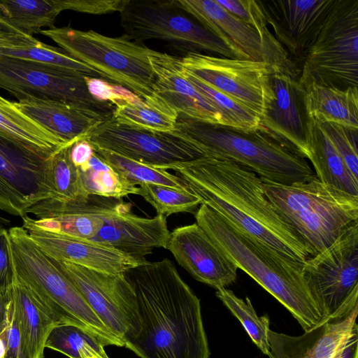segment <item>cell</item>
<instances>
[{
    "mask_svg": "<svg viewBox=\"0 0 358 358\" xmlns=\"http://www.w3.org/2000/svg\"><path fill=\"white\" fill-rule=\"evenodd\" d=\"M86 140L94 148L164 170L203 157L190 144L170 133L131 128L117 122L112 116Z\"/></svg>",
    "mask_w": 358,
    "mask_h": 358,
    "instance_id": "cell-14",
    "label": "cell"
},
{
    "mask_svg": "<svg viewBox=\"0 0 358 358\" xmlns=\"http://www.w3.org/2000/svg\"><path fill=\"white\" fill-rule=\"evenodd\" d=\"M300 73L299 67L272 66L273 98L261 117V126L308 159L309 116Z\"/></svg>",
    "mask_w": 358,
    "mask_h": 358,
    "instance_id": "cell-17",
    "label": "cell"
},
{
    "mask_svg": "<svg viewBox=\"0 0 358 358\" xmlns=\"http://www.w3.org/2000/svg\"><path fill=\"white\" fill-rule=\"evenodd\" d=\"M215 295L241 322L255 344L264 355L269 357L268 331L270 328L268 315L259 317L248 297L243 300L229 289H219L216 291Z\"/></svg>",
    "mask_w": 358,
    "mask_h": 358,
    "instance_id": "cell-36",
    "label": "cell"
},
{
    "mask_svg": "<svg viewBox=\"0 0 358 358\" xmlns=\"http://www.w3.org/2000/svg\"><path fill=\"white\" fill-rule=\"evenodd\" d=\"M13 268L8 231L0 228V292L8 289L13 282Z\"/></svg>",
    "mask_w": 358,
    "mask_h": 358,
    "instance_id": "cell-43",
    "label": "cell"
},
{
    "mask_svg": "<svg viewBox=\"0 0 358 358\" xmlns=\"http://www.w3.org/2000/svg\"><path fill=\"white\" fill-rule=\"evenodd\" d=\"M0 56L67 69L89 76L101 77L96 71L72 57L62 48L48 45L25 34H0Z\"/></svg>",
    "mask_w": 358,
    "mask_h": 358,
    "instance_id": "cell-30",
    "label": "cell"
},
{
    "mask_svg": "<svg viewBox=\"0 0 358 358\" xmlns=\"http://www.w3.org/2000/svg\"><path fill=\"white\" fill-rule=\"evenodd\" d=\"M51 157L28 152L0 137L1 210L22 218L35 204L56 197Z\"/></svg>",
    "mask_w": 358,
    "mask_h": 358,
    "instance_id": "cell-16",
    "label": "cell"
},
{
    "mask_svg": "<svg viewBox=\"0 0 358 358\" xmlns=\"http://www.w3.org/2000/svg\"><path fill=\"white\" fill-rule=\"evenodd\" d=\"M275 39L302 65L334 0H257Z\"/></svg>",
    "mask_w": 358,
    "mask_h": 358,
    "instance_id": "cell-19",
    "label": "cell"
},
{
    "mask_svg": "<svg viewBox=\"0 0 358 358\" xmlns=\"http://www.w3.org/2000/svg\"><path fill=\"white\" fill-rule=\"evenodd\" d=\"M335 358H358V329L350 336Z\"/></svg>",
    "mask_w": 358,
    "mask_h": 358,
    "instance_id": "cell-47",
    "label": "cell"
},
{
    "mask_svg": "<svg viewBox=\"0 0 358 358\" xmlns=\"http://www.w3.org/2000/svg\"><path fill=\"white\" fill-rule=\"evenodd\" d=\"M115 343L92 331L85 325L61 324L50 333L45 348L59 352L70 358H82L87 349L94 350L102 358H108L104 347Z\"/></svg>",
    "mask_w": 358,
    "mask_h": 358,
    "instance_id": "cell-33",
    "label": "cell"
},
{
    "mask_svg": "<svg viewBox=\"0 0 358 358\" xmlns=\"http://www.w3.org/2000/svg\"><path fill=\"white\" fill-rule=\"evenodd\" d=\"M215 1L230 13L256 29L264 36L275 38L268 29L266 19L257 0Z\"/></svg>",
    "mask_w": 358,
    "mask_h": 358,
    "instance_id": "cell-41",
    "label": "cell"
},
{
    "mask_svg": "<svg viewBox=\"0 0 358 358\" xmlns=\"http://www.w3.org/2000/svg\"><path fill=\"white\" fill-rule=\"evenodd\" d=\"M79 171L84 189L90 196L120 199L130 194L139 195V187L111 167L102 171Z\"/></svg>",
    "mask_w": 358,
    "mask_h": 358,
    "instance_id": "cell-39",
    "label": "cell"
},
{
    "mask_svg": "<svg viewBox=\"0 0 358 358\" xmlns=\"http://www.w3.org/2000/svg\"><path fill=\"white\" fill-rule=\"evenodd\" d=\"M304 89L358 88V0H334L301 65Z\"/></svg>",
    "mask_w": 358,
    "mask_h": 358,
    "instance_id": "cell-8",
    "label": "cell"
},
{
    "mask_svg": "<svg viewBox=\"0 0 358 358\" xmlns=\"http://www.w3.org/2000/svg\"><path fill=\"white\" fill-rule=\"evenodd\" d=\"M130 203L117 201L106 213L103 224L92 240L136 258L145 259L155 248L167 249L170 234L166 217L148 218L130 212Z\"/></svg>",
    "mask_w": 358,
    "mask_h": 358,
    "instance_id": "cell-21",
    "label": "cell"
},
{
    "mask_svg": "<svg viewBox=\"0 0 358 358\" xmlns=\"http://www.w3.org/2000/svg\"><path fill=\"white\" fill-rule=\"evenodd\" d=\"M139 195L166 217L178 213H194L201 204L200 199L188 189L155 184L139 185Z\"/></svg>",
    "mask_w": 358,
    "mask_h": 358,
    "instance_id": "cell-38",
    "label": "cell"
},
{
    "mask_svg": "<svg viewBox=\"0 0 358 358\" xmlns=\"http://www.w3.org/2000/svg\"><path fill=\"white\" fill-rule=\"evenodd\" d=\"M52 260L115 336L124 344L138 334L141 321L136 295L125 273L110 274Z\"/></svg>",
    "mask_w": 358,
    "mask_h": 358,
    "instance_id": "cell-10",
    "label": "cell"
},
{
    "mask_svg": "<svg viewBox=\"0 0 358 358\" xmlns=\"http://www.w3.org/2000/svg\"><path fill=\"white\" fill-rule=\"evenodd\" d=\"M82 358H102L94 350L88 349L82 356ZM109 358V357H108Z\"/></svg>",
    "mask_w": 358,
    "mask_h": 358,
    "instance_id": "cell-51",
    "label": "cell"
},
{
    "mask_svg": "<svg viewBox=\"0 0 358 358\" xmlns=\"http://www.w3.org/2000/svg\"><path fill=\"white\" fill-rule=\"evenodd\" d=\"M120 18L124 34L137 43L159 39L188 52L204 50L238 59L222 41L176 6L173 0H129Z\"/></svg>",
    "mask_w": 358,
    "mask_h": 358,
    "instance_id": "cell-9",
    "label": "cell"
},
{
    "mask_svg": "<svg viewBox=\"0 0 358 358\" xmlns=\"http://www.w3.org/2000/svg\"><path fill=\"white\" fill-rule=\"evenodd\" d=\"M184 73L194 87L221 112L227 127L243 131L260 128L261 118L256 112L211 87L185 70Z\"/></svg>",
    "mask_w": 358,
    "mask_h": 358,
    "instance_id": "cell-35",
    "label": "cell"
},
{
    "mask_svg": "<svg viewBox=\"0 0 358 358\" xmlns=\"http://www.w3.org/2000/svg\"><path fill=\"white\" fill-rule=\"evenodd\" d=\"M85 76L67 69L0 56V88L17 99L27 95L48 98L112 116L115 106L91 96Z\"/></svg>",
    "mask_w": 358,
    "mask_h": 358,
    "instance_id": "cell-12",
    "label": "cell"
},
{
    "mask_svg": "<svg viewBox=\"0 0 358 358\" xmlns=\"http://www.w3.org/2000/svg\"><path fill=\"white\" fill-rule=\"evenodd\" d=\"M94 150L101 159L136 185L148 183L187 189L180 177L166 170L157 169L102 149L94 148Z\"/></svg>",
    "mask_w": 358,
    "mask_h": 358,
    "instance_id": "cell-34",
    "label": "cell"
},
{
    "mask_svg": "<svg viewBox=\"0 0 358 358\" xmlns=\"http://www.w3.org/2000/svg\"><path fill=\"white\" fill-rule=\"evenodd\" d=\"M307 286L324 318L331 316L358 288V222L302 266Z\"/></svg>",
    "mask_w": 358,
    "mask_h": 358,
    "instance_id": "cell-13",
    "label": "cell"
},
{
    "mask_svg": "<svg viewBox=\"0 0 358 358\" xmlns=\"http://www.w3.org/2000/svg\"><path fill=\"white\" fill-rule=\"evenodd\" d=\"M1 334L5 336L6 340L7 350L5 358H20V336L13 313L10 294L7 321L6 327Z\"/></svg>",
    "mask_w": 358,
    "mask_h": 358,
    "instance_id": "cell-45",
    "label": "cell"
},
{
    "mask_svg": "<svg viewBox=\"0 0 358 358\" xmlns=\"http://www.w3.org/2000/svg\"><path fill=\"white\" fill-rule=\"evenodd\" d=\"M115 203L114 199L94 195L85 202L48 199L29 209L28 214L36 218L23 217L22 226L92 240L103 226L106 213Z\"/></svg>",
    "mask_w": 358,
    "mask_h": 358,
    "instance_id": "cell-23",
    "label": "cell"
},
{
    "mask_svg": "<svg viewBox=\"0 0 358 358\" xmlns=\"http://www.w3.org/2000/svg\"><path fill=\"white\" fill-rule=\"evenodd\" d=\"M263 186L268 200L303 238L313 256L357 222L358 196L317 178L292 185L263 181Z\"/></svg>",
    "mask_w": 358,
    "mask_h": 358,
    "instance_id": "cell-5",
    "label": "cell"
},
{
    "mask_svg": "<svg viewBox=\"0 0 358 358\" xmlns=\"http://www.w3.org/2000/svg\"><path fill=\"white\" fill-rule=\"evenodd\" d=\"M0 34H24L22 31H20L19 29L15 28L14 26L10 24L1 14H0Z\"/></svg>",
    "mask_w": 358,
    "mask_h": 358,
    "instance_id": "cell-49",
    "label": "cell"
},
{
    "mask_svg": "<svg viewBox=\"0 0 358 358\" xmlns=\"http://www.w3.org/2000/svg\"><path fill=\"white\" fill-rule=\"evenodd\" d=\"M196 223L224 255L281 303L304 331L324 316L302 274V266L242 235L212 209L201 204Z\"/></svg>",
    "mask_w": 358,
    "mask_h": 358,
    "instance_id": "cell-4",
    "label": "cell"
},
{
    "mask_svg": "<svg viewBox=\"0 0 358 358\" xmlns=\"http://www.w3.org/2000/svg\"><path fill=\"white\" fill-rule=\"evenodd\" d=\"M60 13L55 0H2L0 14L23 34L32 36L43 27H54Z\"/></svg>",
    "mask_w": 358,
    "mask_h": 358,
    "instance_id": "cell-32",
    "label": "cell"
},
{
    "mask_svg": "<svg viewBox=\"0 0 358 358\" xmlns=\"http://www.w3.org/2000/svg\"><path fill=\"white\" fill-rule=\"evenodd\" d=\"M148 59L155 77V94L170 107L190 118L227 126L221 112L187 78L181 58L151 50Z\"/></svg>",
    "mask_w": 358,
    "mask_h": 358,
    "instance_id": "cell-24",
    "label": "cell"
},
{
    "mask_svg": "<svg viewBox=\"0 0 358 358\" xmlns=\"http://www.w3.org/2000/svg\"><path fill=\"white\" fill-rule=\"evenodd\" d=\"M128 2L129 0H55L60 12L72 10L94 15L120 13Z\"/></svg>",
    "mask_w": 358,
    "mask_h": 358,
    "instance_id": "cell-42",
    "label": "cell"
},
{
    "mask_svg": "<svg viewBox=\"0 0 358 358\" xmlns=\"http://www.w3.org/2000/svg\"><path fill=\"white\" fill-rule=\"evenodd\" d=\"M125 275L136 299L141 330L124 346L141 358H209L199 299L167 258Z\"/></svg>",
    "mask_w": 358,
    "mask_h": 358,
    "instance_id": "cell-2",
    "label": "cell"
},
{
    "mask_svg": "<svg viewBox=\"0 0 358 358\" xmlns=\"http://www.w3.org/2000/svg\"><path fill=\"white\" fill-rule=\"evenodd\" d=\"M20 336V358H43L45 342L57 324L16 276L9 287Z\"/></svg>",
    "mask_w": 358,
    "mask_h": 358,
    "instance_id": "cell-26",
    "label": "cell"
},
{
    "mask_svg": "<svg viewBox=\"0 0 358 358\" xmlns=\"http://www.w3.org/2000/svg\"><path fill=\"white\" fill-rule=\"evenodd\" d=\"M306 90L308 115L319 122H333L358 129V88L345 90L311 85Z\"/></svg>",
    "mask_w": 358,
    "mask_h": 358,
    "instance_id": "cell-29",
    "label": "cell"
},
{
    "mask_svg": "<svg viewBox=\"0 0 358 358\" xmlns=\"http://www.w3.org/2000/svg\"><path fill=\"white\" fill-rule=\"evenodd\" d=\"M358 288L331 316L300 336L268 331L269 358H335L358 329Z\"/></svg>",
    "mask_w": 358,
    "mask_h": 358,
    "instance_id": "cell-18",
    "label": "cell"
},
{
    "mask_svg": "<svg viewBox=\"0 0 358 358\" xmlns=\"http://www.w3.org/2000/svg\"><path fill=\"white\" fill-rule=\"evenodd\" d=\"M38 247L50 258L110 274H124L146 263L92 240L22 226Z\"/></svg>",
    "mask_w": 358,
    "mask_h": 358,
    "instance_id": "cell-22",
    "label": "cell"
},
{
    "mask_svg": "<svg viewBox=\"0 0 358 358\" xmlns=\"http://www.w3.org/2000/svg\"><path fill=\"white\" fill-rule=\"evenodd\" d=\"M169 169L201 204L242 235L301 266L313 256L267 198L262 180L249 169L231 160L203 157Z\"/></svg>",
    "mask_w": 358,
    "mask_h": 358,
    "instance_id": "cell-1",
    "label": "cell"
},
{
    "mask_svg": "<svg viewBox=\"0 0 358 358\" xmlns=\"http://www.w3.org/2000/svg\"><path fill=\"white\" fill-rule=\"evenodd\" d=\"M18 101L15 104L20 110L68 145L87 139L111 117L74 103L32 95Z\"/></svg>",
    "mask_w": 358,
    "mask_h": 358,
    "instance_id": "cell-25",
    "label": "cell"
},
{
    "mask_svg": "<svg viewBox=\"0 0 358 358\" xmlns=\"http://www.w3.org/2000/svg\"><path fill=\"white\" fill-rule=\"evenodd\" d=\"M167 249L194 278L217 290L236 280V266L196 222L174 229Z\"/></svg>",
    "mask_w": 358,
    "mask_h": 358,
    "instance_id": "cell-20",
    "label": "cell"
},
{
    "mask_svg": "<svg viewBox=\"0 0 358 358\" xmlns=\"http://www.w3.org/2000/svg\"><path fill=\"white\" fill-rule=\"evenodd\" d=\"M184 70L256 112L260 118L273 98L272 66L262 62L188 52L181 58Z\"/></svg>",
    "mask_w": 358,
    "mask_h": 358,
    "instance_id": "cell-11",
    "label": "cell"
},
{
    "mask_svg": "<svg viewBox=\"0 0 358 358\" xmlns=\"http://www.w3.org/2000/svg\"><path fill=\"white\" fill-rule=\"evenodd\" d=\"M8 231L15 274L57 325H85L116 346H124L22 227H13Z\"/></svg>",
    "mask_w": 358,
    "mask_h": 358,
    "instance_id": "cell-6",
    "label": "cell"
},
{
    "mask_svg": "<svg viewBox=\"0 0 358 358\" xmlns=\"http://www.w3.org/2000/svg\"><path fill=\"white\" fill-rule=\"evenodd\" d=\"M352 175L358 178V129L333 122H319Z\"/></svg>",
    "mask_w": 358,
    "mask_h": 358,
    "instance_id": "cell-40",
    "label": "cell"
},
{
    "mask_svg": "<svg viewBox=\"0 0 358 358\" xmlns=\"http://www.w3.org/2000/svg\"><path fill=\"white\" fill-rule=\"evenodd\" d=\"M0 137L36 155L49 158L66 144L0 95Z\"/></svg>",
    "mask_w": 358,
    "mask_h": 358,
    "instance_id": "cell-27",
    "label": "cell"
},
{
    "mask_svg": "<svg viewBox=\"0 0 358 358\" xmlns=\"http://www.w3.org/2000/svg\"><path fill=\"white\" fill-rule=\"evenodd\" d=\"M7 350L6 340L5 336L0 334V358H5Z\"/></svg>",
    "mask_w": 358,
    "mask_h": 358,
    "instance_id": "cell-50",
    "label": "cell"
},
{
    "mask_svg": "<svg viewBox=\"0 0 358 358\" xmlns=\"http://www.w3.org/2000/svg\"><path fill=\"white\" fill-rule=\"evenodd\" d=\"M67 145L51 157V171L55 199L66 202H85L90 196L83 185L79 169L71 162Z\"/></svg>",
    "mask_w": 358,
    "mask_h": 358,
    "instance_id": "cell-37",
    "label": "cell"
},
{
    "mask_svg": "<svg viewBox=\"0 0 358 358\" xmlns=\"http://www.w3.org/2000/svg\"><path fill=\"white\" fill-rule=\"evenodd\" d=\"M170 134L190 144L203 157L236 162L263 181L292 185L317 178L306 158L262 126L243 131L178 113Z\"/></svg>",
    "mask_w": 358,
    "mask_h": 358,
    "instance_id": "cell-3",
    "label": "cell"
},
{
    "mask_svg": "<svg viewBox=\"0 0 358 358\" xmlns=\"http://www.w3.org/2000/svg\"><path fill=\"white\" fill-rule=\"evenodd\" d=\"M3 222V223H6V220H5L4 219H3V218H1V217H0V223H1V222Z\"/></svg>",
    "mask_w": 358,
    "mask_h": 358,
    "instance_id": "cell-52",
    "label": "cell"
},
{
    "mask_svg": "<svg viewBox=\"0 0 358 358\" xmlns=\"http://www.w3.org/2000/svg\"><path fill=\"white\" fill-rule=\"evenodd\" d=\"M308 149V159L312 163L315 176L320 182L358 196V178L350 172L318 122L310 116Z\"/></svg>",
    "mask_w": 358,
    "mask_h": 358,
    "instance_id": "cell-28",
    "label": "cell"
},
{
    "mask_svg": "<svg viewBox=\"0 0 358 358\" xmlns=\"http://www.w3.org/2000/svg\"><path fill=\"white\" fill-rule=\"evenodd\" d=\"M84 80L89 94L100 103H110L113 106L122 98L115 93L112 84L103 78L85 76Z\"/></svg>",
    "mask_w": 358,
    "mask_h": 358,
    "instance_id": "cell-44",
    "label": "cell"
},
{
    "mask_svg": "<svg viewBox=\"0 0 358 358\" xmlns=\"http://www.w3.org/2000/svg\"><path fill=\"white\" fill-rule=\"evenodd\" d=\"M8 289L4 292H0V334L3 331L7 321L8 306L9 301Z\"/></svg>",
    "mask_w": 358,
    "mask_h": 358,
    "instance_id": "cell-48",
    "label": "cell"
},
{
    "mask_svg": "<svg viewBox=\"0 0 358 358\" xmlns=\"http://www.w3.org/2000/svg\"><path fill=\"white\" fill-rule=\"evenodd\" d=\"M40 34L96 71L102 78L128 89L143 100L157 96L155 77L148 59L152 49L143 43L131 41L125 34L110 37L70 27H54Z\"/></svg>",
    "mask_w": 358,
    "mask_h": 358,
    "instance_id": "cell-7",
    "label": "cell"
},
{
    "mask_svg": "<svg viewBox=\"0 0 358 358\" xmlns=\"http://www.w3.org/2000/svg\"><path fill=\"white\" fill-rule=\"evenodd\" d=\"M94 154L92 145L86 139L76 141L70 146V159L78 168L84 166Z\"/></svg>",
    "mask_w": 358,
    "mask_h": 358,
    "instance_id": "cell-46",
    "label": "cell"
},
{
    "mask_svg": "<svg viewBox=\"0 0 358 358\" xmlns=\"http://www.w3.org/2000/svg\"><path fill=\"white\" fill-rule=\"evenodd\" d=\"M173 2L222 41L238 59L265 62L272 66L298 67L275 38L264 36L215 0H173Z\"/></svg>",
    "mask_w": 358,
    "mask_h": 358,
    "instance_id": "cell-15",
    "label": "cell"
},
{
    "mask_svg": "<svg viewBox=\"0 0 358 358\" xmlns=\"http://www.w3.org/2000/svg\"><path fill=\"white\" fill-rule=\"evenodd\" d=\"M114 106L112 117L117 122L149 131L172 132L178 115L157 95L138 103L121 101Z\"/></svg>",
    "mask_w": 358,
    "mask_h": 358,
    "instance_id": "cell-31",
    "label": "cell"
}]
</instances>
